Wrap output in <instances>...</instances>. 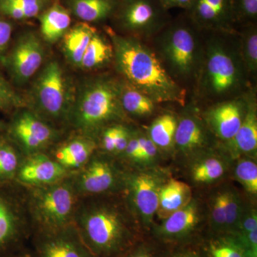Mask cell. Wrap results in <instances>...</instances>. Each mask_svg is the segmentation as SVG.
<instances>
[{
    "instance_id": "cell-1",
    "label": "cell",
    "mask_w": 257,
    "mask_h": 257,
    "mask_svg": "<svg viewBox=\"0 0 257 257\" xmlns=\"http://www.w3.org/2000/svg\"><path fill=\"white\" fill-rule=\"evenodd\" d=\"M74 224L94 257H118L145 234L122 192L79 197Z\"/></svg>"
},
{
    "instance_id": "cell-2",
    "label": "cell",
    "mask_w": 257,
    "mask_h": 257,
    "mask_svg": "<svg viewBox=\"0 0 257 257\" xmlns=\"http://www.w3.org/2000/svg\"><path fill=\"white\" fill-rule=\"evenodd\" d=\"M114 49L116 70L124 82L145 93L156 103L184 106L187 91L169 74L151 47L135 37L108 30Z\"/></svg>"
},
{
    "instance_id": "cell-3",
    "label": "cell",
    "mask_w": 257,
    "mask_h": 257,
    "mask_svg": "<svg viewBox=\"0 0 257 257\" xmlns=\"http://www.w3.org/2000/svg\"><path fill=\"white\" fill-rule=\"evenodd\" d=\"M209 33L203 45L202 64L196 81L199 95L221 101L241 95L248 75L240 55L237 32Z\"/></svg>"
},
{
    "instance_id": "cell-4",
    "label": "cell",
    "mask_w": 257,
    "mask_h": 257,
    "mask_svg": "<svg viewBox=\"0 0 257 257\" xmlns=\"http://www.w3.org/2000/svg\"><path fill=\"white\" fill-rule=\"evenodd\" d=\"M122 83L113 77H101L84 86L69 121L79 135L96 141L106 126L126 119L121 103Z\"/></svg>"
},
{
    "instance_id": "cell-5",
    "label": "cell",
    "mask_w": 257,
    "mask_h": 257,
    "mask_svg": "<svg viewBox=\"0 0 257 257\" xmlns=\"http://www.w3.org/2000/svg\"><path fill=\"white\" fill-rule=\"evenodd\" d=\"M200 32L186 14L170 21L153 37L154 51L179 84L197 81L204 47L199 37Z\"/></svg>"
},
{
    "instance_id": "cell-6",
    "label": "cell",
    "mask_w": 257,
    "mask_h": 257,
    "mask_svg": "<svg viewBox=\"0 0 257 257\" xmlns=\"http://www.w3.org/2000/svg\"><path fill=\"white\" fill-rule=\"evenodd\" d=\"M72 174L49 185L25 187L33 231L57 229L73 223L80 197L74 187Z\"/></svg>"
},
{
    "instance_id": "cell-7",
    "label": "cell",
    "mask_w": 257,
    "mask_h": 257,
    "mask_svg": "<svg viewBox=\"0 0 257 257\" xmlns=\"http://www.w3.org/2000/svg\"><path fill=\"white\" fill-rule=\"evenodd\" d=\"M32 233L26 188L15 181L0 184V257L26 248Z\"/></svg>"
},
{
    "instance_id": "cell-8",
    "label": "cell",
    "mask_w": 257,
    "mask_h": 257,
    "mask_svg": "<svg viewBox=\"0 0 257 257\" xmlns=\"http://www.w3.org/2000/svg\"><path fill=\"white\" fill-rule=\"evenodd\" d=\"M70 87L58 62L47 64L34 86L35 113L49 124L70 121L73 102Z\"/></svg>"
},
{
    "instance_id": "cell-9",
    "label": "cell",
    "mask_w": 257,
    "mask_h": 257,
    "mask_svg": "<svg viewBox=\"0 0 257 257\" xmlns=\"http://www.w3.org/2000/svg\"><path fill=\"white\" fill-rule=\"evenodd\" d=\"M165 182L160 171L125 168L121 192L145 234H150L153 227L160 189Z\"/></svg>"
},
{
    "instance_id": "cell-10",
    "label": "cell",
    "mask_w": 257,
    "mask_h": 257,
    "mask_svg": "<svg viewBox=\"0 0 257 257\" xmlns=\"http://www.w3.org/2000/svg\"><path fill=\"white\" fill-rule=\"evenodd\" d=\"M124 170L114 157L96 150L72 177L79 197L100 195L122 191Z\"/></svg>"
},
{
    "instance_id": "cell-11",
    "label": "cell",
    "mask_w": 257,
    "mask_h": 257,
    "mask_svg": "<svg viewBox=\"0 0 257 257\" xmlns=\"http://www.w3.org/2000/svg\"><path fill=\"white\" fill-rule=\"evenodd\" d=\"M113 17L126 36L153 38L171 21L160 0H119Z\"/></svg>"
},
{
    "instance_id": "cell-12",
    "label": "cell",
    "mask_w": 257,
    "mask_h": 257,
    "mask_svg": "<svg viewBox=\"0 0 257 257\" xmlns=\"http://www.w3.org/2000/svg\"><path fill=\"white\" fill-rule=\"evenodd\" d=\"M5 133L25 157L47 152L58 138V130L31 110L15 113Z\"/></svg>"
},
{
    "instance_id": "cell-13",
    "label": "cell",
    "mask_w": 257,
    "mask_h": 257,
    "mask_svg": "<svg viewBox=\"0 0 257 257\" xmlns=\"http://www.w3.org/2000/svg\"><path fill=\"white\" fill-rule=\"evenodd\" d=\"M203 214L200 204L192 199L187 205L173 213L159 225H154L150 234L164 244L196 243L202 237Z\"/></svg>"
},
{
    "instance_id": "cell-14",
    "label": "cell",
    "mask_w": 257,
    "mask_h": 257,
    "mask_svg": "<svg viewBox=\"0 0 257 257\" xmlns=\"http://www.w3.org/2000/svg\"><path fill=\"white\" fill-rule=\"evenodd\" d=\"M30 243L32 257H94L74 223L57 229L34 231Z\"/></svg>"
},
{
    "instance_id": "cell-15",
    "label": "cell",
    "mask_w": 257,
    "mask_h": 257,
    "mask_svg": "<svg viewBox=\"0 0 257 257\" xmlns=\"http://www.w3.org/2000/svg\"><path fill=\"white\" fill-rule=\"evenodd\" d=\"M44 57L45 50L41 41L30 32L20 37L9 53L1 60L15 82L23 84L38 71Z\"/></svg>"
},
{
    "instance_id": "cell-16",
    "label": "cell",
    "mask_w": 257,
    "mask_h": 257,
    "mask_svg": "<svg viewBox=\"0 0 257 257\" xmlns=\"http://www.w3.org/2000/svg\"><path fill=\"white\" fill-rule=\"evenodd\" d=\"M246 111L245 93L219 101L209 107L204 114L208 128L222 141L231 140L242 124Z\"/></svg>"
},
{
    "instance_id": "cell-17",
    "label": "cell",
    "mask_w": 257,
    "mask_h": 257,
    "mask_svg": "<svg viewBox=\"0 0 257 257\" xmlns=\"http://www.w3.org/2000/svg\"><path fill=\"white\" fill-rule=\"evenodd\" d=\"M232 0H193L186 14L201 32H236Z\"/></svg>"
},
{
    "instance_id": "cell-18",
    "label": "cell",
    "mask_w": 257,
    "mask_h": 257,
    "mask_svg": "<svg viewBox=\"0 0 257 257\" xmlns=\"http://www.w3.org/2000/svg\"><path fill=\"white\" fill-rule=\"evenodd\" d=\"M72 173L47 152H40L25 157L15 182L27 187H42L59 182Z\"/></svg>"
},
{
    "instance_id": "cell-19",
    "label": "cell",
    "mask_w": 257,
    "mask_h": 257,
    "mask_svg": "<svg viewBox=\"0 0 257 257\" xmlns=\"http://www.w3.org/2000/svg\"><path fill=\"white\" fill-rule=\"evenodd\" d=\"M246 111L244 119L234 138L225 142V148L234 158L254 157L257 151V106L253 90L245 92Z\"/></svg>"
},
{
    "instance_id": "cell-20",
    "label": "cell",
    "mask_w": 257,
    "mask_h": 257,
    "mask_svg": "<svg viewBox=\"0 0 257 257\" xmlns=\"http://www.w3.org/2000/svg\"><path fill=\"white\" fill-rule=\"evenodd\" d=\"M209 131L204 119L197 112L187 111L178 119L174 146L184 155L196 153L209 143Z\"/></svg>"
},
{
    "instance_id": "cell-21",
    "label": "cell",
    "mask_w": 257,
    "mask_h": 257,
    "mask_svg": "<svg viewBox=\"0 0 257 257\" xmlns=\"http://www.w3.org/2000/svg\"><path fill=\"white\" fill-rule=\"evenodd\" d=\"M97 150L95 140L79 135L61 144L48 154L64 169L74 172L85 165Z\"/></svg>"
},
{
    "instance_id": "cell-22",
    "label": "cell",
    "mask_w": 257,
    "mask_h": 257,
    "mask_svg": "<svg viewBox=\"0 0 257 257\" xmlns=\"http://www.w3.org/2000/svg\"><path fill=\"white\" fill-rule=\"evenodd\" d=\"M201 257H248L239 239L231 234H203L197 242Z\"/></svg>"
},
{
    "instance_id": "cell-23",
    "label": "cell",
    "mask_w": 257,
    "mask_h": 257,
    "mask_svg": "<svg viewBox=\"0 0 257 257\" xmlns=\"http://www.w3.org/2000/svg\"><path fill=\"white\" fill-rule=\"evenodd\" d=\"M192 199V189L177 179L166 181L160 189L156 215L162 220L182 209Z\"/></svg>"
},
{
    "instance_id": "cell-24",
    "label": "cell",
    "mask_w": 257,
    "mask_h": 257,
    "mask_svg": "<svg viewBox=\"0 0 257 257\" xmlns=\"http://www.w3.org/2000/svg\"><path fill=\"white\" fill-rule=\"evenodd\" d=\"M39 18L42 37L50 43H55L63 37L72 22L70 12L59 3L50 5Z\"/></svg>"
},
{
    "instance_id": "cell-25",
    "label": "cell",
    "mask_w": 257,
    "mask_h": 257,
    "mask_svg": "<svg viewBox=\"0 0 257 257\" xmlns=\"http://www.w3.org/2000/svg\"><path fill=\"white\" fill-rule=\"evenodd\" d=\"M119 0H69V12L84 23H99L112 18Z\"/></svg>"
},
{
    "instance_id": "cell-26",
    "label": "cell",
    "mask_w": 257,
    "mask_h": 257,
    "mask_svg": "<svg viewBox=\"0 0 257 257\" xmlns=\"http://www.w3.org/2000/svg\"><path fill=\"white\" fill-rule=\"evenodd\" d=\"M96 32L92 25L83 22L69 28L64 34V53L71 63L79 66L83 55Z\"/></svg>"
},
{
    "instance_id": "cell-27",
    "label": "cell",
    "mask_w": 257,
    "mask_h": 257,
    "mask_svg": "<svg viewBox=\"0 0 257 257\" xmlns=\"http://www.w3.org/2000/svg\"><path fill=\"white\" fill-rule=\"evenodd\" d=\"M121 103L125 114L136 118H146L151 116L157 103L145 93L123 80L121 92Z\"/></svg>"
},
{
    "instance_id": "cell-28",
    "label": "cell",
    "mask_w": 257,
    "mask_h": 257,
    "mask_svg": "<svg viewBox=\"0 0 257 257\" xmlns=\"http://www.w3.org/2000/svg\"><path fill=\"white\" fill-rule=\"evenodd\" d=\"M25 155L5 133H0V184L15 182Z\"/></svg>"
},
{
    "instance_id": "cell-29",
    "label": "cell",
    "mask_w": 257,
    "mask_h": 257,
    "mask_svg": "<svg viewBox=\"0 0 257 257\" xmlns=\"http://www.w3.org/2000/svg\"><path fill=\"white\" fill-rule=\"evenodd\" d=\"M114 60V49L111 42L97 32L84 52L79 67L84 69L100 68Z\"/></svg>"
},
{
    "instance_id": "cell-30",
    "label": "cell",
    "mask_w": 257,
    "mask_h": 257,
    "mask_svg": "<svg viewBox=\"0 0 257 257\" xmlns=\"http://www.w3.org/2000/svg\"><path fill=\"white\" fill-rule=\"evenodd\" d=\"M240 55L247 75L256 78L257 74L256 23L241 26L237 32Z\"/></svg>"
},
{
    "instance_id": "cell-31",
    "label": "cell",
    "mask_w": 257,
    "mask_h": 257,
    "mask_svg": "<svg viewBox=\"0 0 257 257\" xmlns=\"http://www.w3.org/2000/svg\"><path fill=\"white\" fill-rule=\"evenodd\" d=\"M177 122L175 115L170 113L160 115L152 121L147 133L159 150H169L175 145Z\"/></svg>"
},
{
    "instance_id": "cell-32",
    "label": "cell",
    "mask_w": 257,
    "mask_h": 257,
    "mask_svg": "<svg viewBox=\"0 0 257 257\" xmlns=\"http://www.w3.org/2000/svg\"><path fill=\"white\" fill-rule=\"evenodd\" d=\"M227 169V164L222 157L209 155L201 157L194 164L191 175L193 181L198 184H210L220 179Z\"/></svg>"
},
{
    "instance_id": "cell-33",
    "label": "cell",
    "mask_w": 257,
    "mask_h": 257,
    "mask_svg": "<svg viewBox=\"0 0 257 257\" xmlns=\"http://www.w3.org/2000/svg\"><path fill=\"white\" fill-rule=\"evenodd\" d=\"M235 177L248 194H257V165L252 157H240L235 168Z\"/></svg>"
},
{
    "instance_id": "cell-34",
    "label": "cell",
    "mask_w": 257,
    "mask_h": 257,
    "mask_svg": "<svg viewBox=\"0 0 257 257\" xmlns=\"http://www.w3.org/2000/svg\"><path fill=\"white\" fill-rule=\"evenodd\" d=\"M118 257H166V245L147 234Z\"/></svg>"
},
{
    "instance_id": "cell-35",
    "label": "cell",
    "mask_w": 257,
    "mask_h": 257,
    "mask_svg": "<svg viewBox=\"0 0 257 257\" xmlns=\"http://www.w3.org/2000/svg\"><path fill=\"white\" fill-rule=\"evenodd\" d=\"M244 204L239 194L232 189H226V234H233L242 214Z\"/></svg>"
},
{
    "instance_id": "cell-36",
    "label": "cell",
    "mask_w": 257,
    "mask_h": 257,
    "mask_svg": "<svg viewBox=\"0 0 257 257\" xmlns=\"http://www.w3.org/2000/svg\"><path fill=\"white\" fill-rule=\"evenodd\" d=\"M210 232L225 233L226 230V189L214 194L210 202Z\"/></svg>"
},
{
    "instance_id": "cell-37",
    "label": "cell",
    "mask_w": 257,
    "mask_h": 257,
    "mask_svg": "<svg viewBox=\"0 0 257 257\" xmlns=\"http://www.w3.org/2000/svg\"><path fill=\"white\" fill-rule=\"evenodd\" d=\"M231 12L234 26L256 23L257 0H232Z\"/></svg>"
},
{
    "instance_id": "cell-38",
    "label": "cell",
    "mask_w": 257,
    "mask_h": 257,
    "mask_svg": "<svg viewBox=\"0 0 257 257\" xmlns=\"http://www.w3.org/2000/svg\"><path fill=\"white\" fill-rule=\"evenodd\" d=\"M25 104L20 96L11 84L0 73V111L13 112L15 109L23 107Z\"/></svg>"
},
{
    "instance_id": "cell-39",
    "label": "cell",
    "mask_w": 257,
    "mask_h": 257,
    "mask_svg": "<svg viewBox=\"0 0 257 257\" xmlns=\"http://www.w3.org/2000/svg\"><path fill=\"white\" fill-rule=\"evenodd\" d=\"M138 152L134 163L150 164L157 160L158 147L149 138L147 133L138 131Z\"/></svg>"
},
{
    "instance_id": "cell-40",
    "label": "cell",
    "mask_w": 257,
    "mask_h": 257,
    "mask_svg": "<svg viewBox=\"0 0 257 257\" xmlns=\"http://www.w3.org/2000/svg\"><path fill=\"white\" fill-rule=\"evenodd\" d=\"M23 12L27 19L39 16L50 7L51 0H6Z\"/></svg>"
},
{
    "instance_id": "cell-41",
    "label": "cell",
    "mask_w": 257,
    "mask_h": 257,
    "mask_svg": "<svg viewBox=\"0 0 257 257\" xmlns=\"http://www.w3.org/2000/svg\"><path fill=\"white\" fill-rule=\"evenodd\" d=\"M166 245V257H201L197 242Z\"/></svg>"
},
{
    "instance_id": "cell-42",
    "label": "cell",
    "mask_w": 257,
    "mask_h": 257,
    "mask_svg": "<svg viewBox=\"0 0 257 257\" xmlns=\"http://www.w3.org/2000/svg\"><path fill=\"white\" fill-rule=\"evenodd\" d=\"M13 27L8 18L0 14V59L6 54L11 41Z\"/></svg>"
},
{
    "instance_id": "cell-43",
    "label": "cell",
    "mask_w": 257,
    "mask_h": 257,
    "mask_svg": "<svg viewBox=\"0 0 257 257\" xmlns=\"http://www.w3.org/2000/svg\"><path fill=\"white\" fill-rule=\"evenodd\" d=\"M132 132L133 130H130L124 124H120L116 143H115L114 157H121L124 153L131 138Z\"/></svg>"
},
{
    "instance_id": "cell-44",
    "label": "cell",
    "mask_w": 257,
    "mask_h": 257,
    "mask_svg": "<svg viewBox=\"0 0 257 257\" xmlns=\"http://www.w3.org/2000/svg\"><path fill=\"white\" fill-rule=\"evenodd\" d=\"M164 8L167 10L173 8H180L187 11L192 4L193 0H160Z\"/></svg>"
},
{
    "instance_id": "cell-45",
    "label": "cell",
    "mask_w": 257,
    "mask_h": 257,
    "mask_svg": "<svg viewBox=\"0 0 257 257\" xmlns=\"http://www.w3.org/2000/svg\"><path fill=\"white\" fill-rule=\"evenodd\" d=\"M11 257H32V255L31 251H30V248L27 246L26 248H24V249L20 251V252L17 253L14 256Z\"/></svg>"
},
{
    "instance_id": "cell-46",
    "label": "cell",
    "mask_w": 257,
    "mask_h": 257,
    "mask_svg": "<svg viewBox=\"0 0 257 257\" xmlns=\"http://www.w3.org/2000/svg\"><path fill=\"white\" fill-rule=\"evenodd\" d=\"M7 126H8V123L0 119V133H5L6 131Z\"/></svg>"
},
{
    "instance_id": "cell-47",
    "label": "cell",
    "mask_w": 257,
    "mask_h": 257,
    "mask_svg": "<svg viewBox=\"0 0 257 257\" xmlns=\"http://www.w3.org/2000/svg\"></svg>"
}]
</instances>
